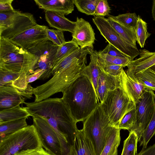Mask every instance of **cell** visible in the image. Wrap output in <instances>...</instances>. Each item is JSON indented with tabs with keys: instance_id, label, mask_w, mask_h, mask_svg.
<instances>
[{
	"instance_id": "obj_1",
	"label": "cell",
	"mask_w": 155,
	"mask_h": 155,
	"mask_svg": "<svg viewBox=\"0 0 155 155\" xmlns=\"http://www.w3.org/2000/svg\"><path fill=\"white\" fill-rule=\"evenodd\" d=\"M24 104L31 116L38 115L45 118L55 131L62 151L74 147L78 130L77 122L61 98H49L38 102Z\"/></svg>"
},
{
	"instance_id": "obj_2",
	"label": "cell",
	"mask_w": 155,
	"mask_h": 155,
	"mask_svg": "<svg viewBox=\"0 0 155 155\" xmlns=\"http://www.w3.org/2000/svg\"><path fill=\"white\" fill-rule=\"evenodd\" d=\"M62 93V99L77 123L84 122L100 103L92 82L85 75L78 77Z\"/></svg>"
},
{
	"instance_id": "obj_3",
	"label": "cell",
	"mask_w": 155,
	"mask_h": 155,
	"mask_svg": "<svg viewBox=\"0 0 155 155\" xmlns=\"http://www.w3.org/2000/svg\"><path fill=\"white\" fill-rule=\"evenodd\" d=\"M38 58L27 50L17 46L10 39L0 38V67L20 72L12 85L19 89L26 87V77L34 73Z\"/></svg>"
},
{
	"instance_id": "obj_4",
	"label": "cell",
	"mask_w": 155,
	"mask_h": 155,
	"mask_svg": "<svg viewBox=\"0 0 155 155\" xmlns=\"http://www.w3.org/2000/svg\"><path fill=\"white\" fill-rule=\"evenodd\" d=\"M87 49L80 57L74 60L58 71L43 84L46 92L50 95L62 92L72 82L83 74L87 66V56L91 49Z\"/></svg>"
},
{
	"instance_id": "obj_5",
	"label": "cell",
	"mask_w": 155,
	"mask_h": 155,
	"mask_svg": "<svg viewBox=\"0 0 155 155\" xmlns=\"http://www.w3.org/2000/svg\"><path fill=\"white\" fill-rule=\"evenodd\" d=\"M42 147L35 126L28 125L0 139V155H15L23 150Z\"/></svg>"
},
{
	"instance_id": "obj_6",
	"label": "cell",
	"mask_w": 155,
	"mask_h": 155,
	"mask_svg": "<svg viewBox=\"0 0 155 155\" xmlns=\"http://www.w3.org/2000/svg\"><path fill=\"white\" fill-rule=\"evenodd\" d=\"M100 103L84 121L82 130L92 143L96 155H101L111 127Z\"/></svg>"
},
{
	"instance_id": "obj_7",
	"label": "cell",
	"mask_w": 155,
	"mask_h": 155,
	"mask_svg": "<svg viewBox=\"0 0 155 155\" xmlns=\"http://www.w3.org/2000/svg\"><path fill=\"white\" fill-rule=\"evenodd\" d=\"M101 107L110 121L109 126L119 128L123 117L135 106L122 88L108 91Z\"/></svg>"
},
{
	"instance_id": "obj_8",
	"label": "cell",
	"mask_w": 155,
	"mask_h": 155,
	"mask_svg": "<svg viewBox=\"0 0 155 155\" xmlns=\"http://www.w3.org/2000/svg\"><path fill=\"white\" fill-rule=\"evenodd\" d=\"M37 24L33 15L17 10L0 12V38L9 39Z\"/></svg>"
},
{
	"instance_id": "obj_9",
	"label": "cell",
	"mask_w": 155,
	"mask_h": 155,
	"mask_svg": "<svg viewBox=\"0 0 155 155\" xmlns=\"http://www.w3.org/2000/svg\"><path fill=\"white\" fill-rule=\"evenodd\" d=\"M135 108L134 124L129 132H135L138 137V141L140 142L155 110V94L153 91L147 89L143 97L136 104Z\"/></svg>"
},
{
	"instance_id": "obj_10",
	"label": "cell",
	"mask_w": 155,
	"mask_h": 155,
	"mask_svg": "<svg viewBox=\"0 0 155 155\" xmlns=\"http://www.w3.org/2000/svg\"><path fill=\"white\" fill-rule=\"evenodd\" d=\"M92 21L109 44L128 56L131 61L139 55L140 51L137 47L129 44L123 39L112 27L107 18L96 16L92 18Z\"/></svg>"
},
{
	"instance_id": "obj_11",
	"label": "cell",
	"mask_w": 155,
	"mask_h": 155,
	"mask_svg": "<svg viewBox=\"0 0 155 155\" xmlns=\"http://www.w3.org/2000/svg\"><path fill=\"white\" fill-rule=\"evenodd\" d=\"M59 47L48 40L41 42L27 50L38 58L34 71L40 69L45 71L39 79L45 80L52 75L54 62Z\"/></svg>"
},
{
	"instance_id": "obj_12",
	"label": "cell",
	"mask_w": 155,
	"mask_h": 155,
	"mask_svg": "<svg viewBox=\"0 0 155 155\" xmlns=\"http://www.w3.org/2000/svg\"><path fill=\"white\" fill-rule=\"evenodd\" d=\"M32 117L43 147L53 155H62L60 142L54 129L43 117L38 115Z\"/></svg>"
},
{
	"instance_id": "obj_13",
	"label": "cell",
	"mask_w": 155,
	"mask_h": 155,
	"mask_svg": "<svg viewBox=\"0 0 155 155\" xmlns=\"http://www.w3.org/2000/svg\"><path fill=\"white\" fill-rule=\"evenodd\" d=\"M32 87L29 84L25 90H20L11 86L0 87V110L10 108L24 104L33 94Z\"/></svg>"
},
{
	"instance_id": "obj_14",
	"label": "cell",
	"mask_w": 155,
	"mask_h": 155,
	"mask_svg": "<svg viewBox=\"0 0 155 155\" xmlns=\"http://www.w3.org/2000/svg\"><path fill=\"white\" fill-rule=\"evenodd\" d=\"M47 27L37 24L10 40L19 47L28 50L41 42L49 40L46 32Z\"/></svg>"
},
{
	"instance_id": "obj_15",
	"label": "cell",
	"mask_w": 155,
	"mask_h": 155,
	"mask_svg": "<svg viewBox=\"0 0 155 155\" xmlns=\"http://www.w3.org/2000/svg\"><path fill=\"white\" fill-rule=\"evenodd\" d=\"M76 25L72 33L71 40L81 48H93L95 34L90 23L84 19L77 17Z\"/></svg>"
},
{
	"instance_id": "obj_16",
	"label": "cell",
	"mask_w": 155,
	"mask_h": 155,
	"mask_svg": "<svg viewBox=\"0 0 155 155\" xmlns=\"http://www.w3.org/2000/svg\"><path fill=\"white\" fill-rule=\"evenodd\" d=\"M139 57L130 61L127 66L126 73L131 78L137 73L142 72L155 64V52L139 50Z\"/></svg>"
},
{
	"instance_id": "obj_17",
	"label": "cell",
	"mask_w": 155,
	"mask_h": 155,
	"mask_svg": "<svg viewBox=\"0 0 155 155\" xmlns=\"http://www.w3.org/2000/svg\"><path fill=\"white\" fill-rule=\"evenodd\" d=\"M121 88L134 105L143 96L147 88L128 76L123 69L121 74Z\"/></svg>"
},
{
	"instance_id": "obj_18",
	"label": "cell",
	"mask_w": 155,
	"mask_h": 155,
	"mask_svg": "<svg viewBox=\"0 0 155 155\" xmlns=\"http://www.w3.org/2000/svg\"><path fill=\"white\" fill-rule=\"evenodd\" d=\"M101 70L97 88V96L101 103L104 100L108 91L121 88V74L120 76H115Z\"/></svg>"
},
{
	"instance_id": "obj_19",
	"label": "cell",
	"mask_w": 155,
	"mask_h": 155,
	"mask_svg": "<svg viewBox=\"0 0 155 155\" xmlns=\"http://www.w3.org/2000/svg\"><path fill=\"white\" fill-rule=\"evenodd\" d=\"M45 16L46 21L49 26L60 30L73 33L75 28L76 21H71L60 12L45 10Z\"/></svg>"
},
{
	"instance_id": "obj_20",
	"label": "cell",
	"mask_w": 155,
	"mask_h": 155,
	"mask_svg": "<svg viewBox=\"0 0 155 155\" xmlns=\"http://www.w3.org/2000/svg\"><path fill=\"white\" fill-rule=\"evenodd\" d=\"M41 9L61 13L64 15L72 13L74 10L73 0H34Z\"/></svg>"
},
{
	"instance_id": "obj_21",
	"label": "cell",
	"mask_w": 155,
	"mask_h": 155,
	"mask_svg": "<svg viewBox=\"0 0 155 155\" xmlns=\"http://www.w3.org/2000/svg\"><path fill=\"white\" fill-rule=\"evenodd\" d=\"M74 148L76 155H96L92 143L82 129L78 131Z\"/></svg>"
},
{
	"instance_id": "obj_22",
	"label": "cell",
	"mask_w": 155,
	"mask_h": 155,
	"mask_svg": "<svg viewBox=\"0 0 155 155\" xmlns=\"http://www.w3.org/2000/svg\"><path fill=\"white\" fill-rule=\"evenodd\" d=\"M89 54L90 55V61L88 65L85 67L82 74L87 76L92 82L99 102L97 88L98 80L101 70L97 63V56L93 48L91 49Z\"/></svg>"
},
{
	"instance_id": "obj_23",
	"label": "cell",
	"mask_w": 155,
	"mask_h": 155,
	"mask_svg": "<svg viewBox=\"0 0 155 155\" xmlns=\"http://www.w3.org/2000/svg\"><path fill=\"white\" fill-rule=\"evenodd\" d=\"M107 19L112 27L123 39L129 44L137 47V38L134 29L126 27L109 16Z\"/></svg>"
},
{
	"instance_id": "obj_24",
	"label": "cell",
	"mask_w": 155,
	"mask_h": 155,
	"mask_svg": "<svg viewBox=\"0 0 155 155\" xmlns=\"http://www.w3.org/2000/svg\"><path fill=\"white\" fill-rule=\"evenodd\" d=\"M31 116L25 107L18 105L10 108L0 110V123L17 120Z\"/></svg>"
},
{
	"instance_id": "obj_25",
	"label": "cell",
	"mask_w": 155,
	"mask_h": 155,
	"mask_svg": "<svg viewBox=\"0 0 155 155\" xmlns=\"http://www.w3.org/2000/svg\"><path fill=\"white\" fill-rule=\"evenodd\" d=\"M120 130L119 128L111 127L101 155H113L117 149L120 141Z\"/></svg>"
},
{
	"instance_id": "obj_26",
	"label": "cell",
	"mask_w": 155,
	"mask_h": 155,
	"mask_svg": "<svg viewBox=\"0 0 155 155\" xmlns=\"http://www.w3.org/2000/svg\"><path fill=\"white\" fill-rule=\"evenodd\" d=\"M27 118L0 123V139L27 127Z\"/></svg>"
},
{
	"instance_id": "obj_27",
	"label": "cell",
	"mask_w": 155,
	"mask_h": 155,
	"mask_svg": "<svg viewBox=\"0 0 155 155\" xmlns=\"http://www.w3.org/2000/svg\"><path fill=\"white\" fill-rule=\"evenodd\" d=\"M98 63L106 64L119 65L123 67L127 66L131 61L127 58H120L103 54L100 51H94Z\"/></svg>"
},
{
	"instance_id": "obj_28",
	"label": "cell",
	"mask_w": 155,
	"mask_h": 155,
	"mask_svg": "<svg viewBox=\"0 0 155 155\" xmlns=\"http://www.w3.org/2000/svg\"><path fill=\"white\" fill-rule=\"evenodd\" d=\"M132 79L143 85L147 89L155 91V74L148 69L137 73Z\"/></svg>"
},
{
	"instance_id": "obj_29",
	"label": "cell",
	"mask_w": 155,
	"mask_h": 155,
	"mask_svg": "<svg viewBox=\"0 0 155 155\" xmlns=\"http://www.w3.org/2000/svg\"><path fill=\"white\" fill-rule=\"evenodd\" d=\"M137 41L141 48L144 47L147 39L151 35L147 31V23L138 15V19L135 29Z\"/></svg>"
},
{
	"instance_id": "obj_30",
	"label": "cell",
	"mask_w": 155,
	"mask_h": 155,
	"mask_svg": "<svg viewBox=\"0 0 155 155\" xmlns=\"http://www.w3.org/2000/svg\"><path fill=\"white\" fill-rule=\"evenodd\" d=\"M138 137L134 132H129L128 137L124 142L121 155H137Z\"/></svg>"
},
{
	"instance_id": "obj_31",
	"label": "cell",
	"mask_w": 155,
	"mask_h": 155,
	"mask_svg": "<svg viewBox=\"0 0 155 155\" xmlns=\"http://www.w3.org/2000/svg\"><path fill=\"white\" fill-rule=\"evenodd\" d=\"M100 0H73L78 10L87 15H94L97 6Z\"/></svg>"
},
{
	"instance_id": "obj_32",
	"label": "cell",
	"mask_w": 155,
	"mask_h": 155,
	"mask_svg": "<svg viewBox=\"0 0 155 155\" xmlns=\"http://www.w3.org/2000/svg\"><path fill=\"white\" fill-rule=\"evenodd\" d=\"M108 16L126 27L134 29L138 19V16L135 13H128L117 16Z\"/></svg>"
},
{
	"instance_id": "obj_33",
	"label": "cell",
	"mask_w": 155,
	"mask_h": 155,
	"mask_svg": "<svg viewBox=\"0 0 155 155\" xmlns=\"http://www.w3.org/2000/svg\"><path fill=\"white\" fill-rule=\"evenodd\" d=\"M79 47L71 40L66 41L61 46H59L54 61L52 68L61 60Z\"/></svg>"
},
{
	"instance_id": "obj_34",
	"label": "cell",
	"mask_w": 155,
	"mask_h": 155,
	"mask_svg": "<svg viewBox=\"0 0 155 155\" xmlns=\"http://www.w3.org/2000/svg\"><path fill=\"white\" fill-rule=\"evenodd\" d=\"M20 72L16 73L0 67V87L11 86L19 77Z\"/></svg>"
},
{
	"instance_id": "obj_35",
	"label": "cell",
	"mask_w": 155,
	"mask_h": 155,
	"mask_svg": "<svg viewBox=\"0 0 155 155\" xmlns=\"http://www.w3.org/2000/svg\"><path fill=\"white\" fill-rule=\"evenodd\" d=\"M155 134V110L152 118L143 133L140 142V146H142L143 149L147 148V145L151 138Z\"/></svg>"
},
{
	"instance_id": "obj_36",
	"label": "cell",
	"mask_w": 155,
	"mask_h": 155,
	"mask_svg": "<svg viewBox=\"0 0 155 155\" xmlns=\"http://www.w3.org/2000/svg\"><path fill=\"white\" fill-rule=\"evenodd\" d=\"M136 117L135 107L127 113L122 119L119 126L120 129L127 130L129 131L134 126Z\"/></svg>"
},
{
	"instance_id": "obj_37",
	"label": "cell",
	"mask_w": 155,
	"mask_h": 155,
	"mask_svg": "<svg viewBox=\"0 0 155 155\" xmlns=\"http://www.w3.org/2000/svg\"><path fill=\"white\" fill-rule=\"evenodd\" d=\"M46 32L49 40L56 45L61 46L66 42L62 31L49 29L47 27Z\"/></svg>"
},
{
	"instance_id": "obj_38",
	"label": "cell",
	"mask_w": 155,
	"mask_h": 155,
	"mask_svg": "<svg viewBox=\"0 0 155 155\" xmlns=\"http://www.w3.org/2000/svg\"><path fill=\"white\" fill-rule=\"evenodd\" d=\"M110 8L107 0H100L94 13L96 16L104 17L109 15Z\"/></svg>"
},
{
	"instance_id": "obj_39",
	"label": "cell",
	"mask_w": 155,
	"mask_h": 155,
	"mask_svg": "<svg viewBox=\"0 0 155 155\" xmlns=\"http://www.w3.org/2000/svg\"><path fill=\"white\" fill-rule=\"evenodd\" d=\"M98 64L102 71L110 75L115 76H118L121 74L123 68L119 65Z\"/></svg>"
},
{
	"instance_id": "obj_40",
	"label": "cell",
	"mask_w": 155,
	"mask_h": 155,
	"mask_svg": "<svg viewBox=\"0 0 155 155\" xmlns=\"http://www.w3.org/2000/svg\"><path fill=\"white\" fill-rule=\"evenodd\" d=\"M100 51L102 53L107 54L112 56L120 58H127L130 60L128 56L122 53L115 47L109 44L107 45L104 49Z\"/></svg>"
},
{
	"instance_id": "obj_41",
	"label": "cell",
	"mask_w": 155,
	"mask_h": 155,
	"mask_svg": "<svg viewBox=\"0 0 155 155\" xmlns=\"http://www.w3.org/2000/svg\"><path fill=\"white\" fill-rule=\"evenodd\" d=\"M15 155H53L42 147L35 149H30L19 152Z\"/></svg>"
},
{
	"instance_id": "obj_42",
	"label": "cell",
	"mask_w": 155,
	"mask_h": 155,
	"mask_svg": "<svg viewBox=\"0 0 155 155\" xmlns=\"http://www.w3.org/2000/svg\"><path fill=\"white\" fill-rule=\"evenodd\" d=\"M13 0H0V12L13 11L12 3Z\"/></svg>"
},
{
	"instance_id": "obj_43",
	"label": "cell",
	"mask_w": 155,
	"mask_h": 155,
	"mask_svg": "<svg viewBox=\"0 0 155 155\" xmlns=\"http://www.w3.org/2000/svg\"><path fill=\"white\" fill-rule=\"evenodd\" d=\"M44 72L45 71L43 70L38 69L35 71L34 73L27 76L25 78L26 84L28 85L29 83L39 79Z\"/></svg>"
},
{
	"instance_id": "obj_44",
	"label": "cell",
	"mask_w": 155,
	"mask_h": 155,
	"mask_svg": "<svg viewBox=\"0 0 155 155\" xmlns=\"http://www.w3.org/2000/svg\"><path fill=\"white\" fill-rule=\"evenodd\" d=\"M137 155H155V143L147 148H142Z\"/></svg>"
},
{
	"instance_id": "obj_45",
	"label": "cell",
	"mask_w": 155,
	"mask_h": 155,
	"mask_svg": "<svg viewBox=\"0 0 155 155\" xmlns=\"http://www.w3.org/2000/svg\"><path fill=\"white\" fill-rule=\"evenodd\" d=\"M148 69L149 71L155 74V64L151 66Z\"/></svg>"
}]
</instances>
